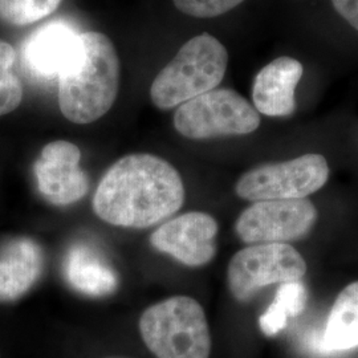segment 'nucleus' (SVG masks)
<instances>
[{"label": "nucleus", "mask_w": 358, "mask_h": 358, "mask_svg": "<svg viewBox=\"0 0 358 358\" xmlns=\"http://www.w3.org/2000/svg\"><path fill=\"white\" fill-rule=\"evenodd\" d=\"M185 202L177 169L153 154H130L105 173L93 196V210L103 222L146 229L176 214Z\"/></svg>", "instance_id": "1"}, {"label": "nucleus", "mask_w": 358, "mask_h": 358, "mask_svg": "<svg viewBox=\"0 0 358 358\" xmlns=\"http://www.w3.org/2000/svg\"><path fill=\"white\" fill-rule=\"evenodd\" d=\"M120 88V59L112 40L83 32L59 76V105L66 120L90 124L109 112Z\"/></svg>", "instance_id": "2"}, {"label": "nucleus", "mask_w": 358, "mask_h": 358, "mask_svg": "<svg viewBox=\"0 0 358 358\" xmlns=\"http://www.w3.org/2000/svg\"><path fill=\"white\" fill-rule=\"evenodd\" d=\"M229 52L210 34L198 35L179 50L154 78L150 97L161 110H169L215 90L226 75Z\"/></svg>", "instance_id": "3"}, {"label": "nucleus", "mask_w": 358, "mask_h": 358, "mask_svg": "<svg viewBox=\"0 0 358 358\" xmlns=\"http://www.w3.org/2000/svg\"><path fill=\"white\" fill-rule=\"evenodd\" d=\"M140 332L157 358H210L211 336L202 306L189 296H174L142 313Z\"/></svg>", "instance_id": "4"}, {"label": "nucleus", "mask_w": 358, "mask_h": 358, "mask_svg": "<svg viewBox=\"0 0 358 358\" xmlns=\"http://www.w3.org/2000/svg\"><path fill=\"white\" fill-rule=\"evenodd\" d=\"M260 125V115L232 90H213L179 105L174 127L190 140H208L222 136H244Z\"/></svg>", "instance_id": "5"}, {"label": "nucleus", "mask_w": 358, "mask_h": 358, "mask_svg": "<svg viewBox=\"0 0 358 358\" xmlns=\"http://www.w3.org/2000/svg\"><path fill=\"white\" fill-rule=\"evenodd\" d=\"M329 178L327 158L304 154L289 161L263 164L244 173L236 182L238 196L250 202L301 199L319 192Z\"/></svg>", "instance_id": "6"}, {"label": "nucleus", "mask_w": 358, "mask_h": 358, "mask_svg": "<svg viewBox=\"0 0 358 358\" xmlns=\"http://www.w3.org/2000/svg\"><path fill=\"white\" fill-rule=\"evenodd\" d=\"M306 273L307 263L292 245L255 244L232 256L227 269V282L231 294L244 303L267 285L297 282Z\"/></svg>", "instance_id": "7"}, {"label": "nucleus", "mask_w": 358, "mask_h": 358, "mask_svg": "<svg viewBox=\"0 0 358 358\" xmlns=\"http://www.w3.org/2000/svg\"><path fill=\"white\" fill-rule=\"evenodd\" d=\"M316 222L317 208L307 198L262 201L244 210L235 230L244 243L288 244L304 239Z\"/></svg>", "instance_id": "8"}, {"label": "nucleus", "mask_w": 358, "mask_h": 358, "mask_svg": "<svg viewBox=\"0 0 358 358\" xmlns=\"http://www.w3.org/2000/svg\"><path fill=\"white\" fill-rule=\"evenodd\" d=\"M217 222L206 213L192 211L173 217L154 231L150 242L157 251L189 267H202L217 254Z\"/></svg>", "instance_id": "9"}, {"label": "nucleus", "mask_w": 358, "mask_h": 358, "mask_svg": "<svg viewBox=\"0 0 358 358\" xmlns=\"http://www.w3.org/2000/svg\"><path fill=\"white\" fill-rule=\"evenodd\" d=\"M80 161L81 152L72 142L60 140L43 148L34 171L38 192L50 203L72 205L85 196L90 182Z\"/></svg>", "instance_id": "10"}, {"label": "nucleus", "mask_w": 358, "mask_h": 358, "mask_svg": "<svg viewBox=\"0 0 358 358\" xmlns=\"http://www.w3.org/2000/svg\"><path fill=\"white\" fill-rule=\"evenodd\" d=\"M80 34L66 22L53 20L32 32L23 44V62L34 76H60L76 51Z\"/></svg>", "instance_id": "11"}, {"label": "nucleus", "mask_w": 358, "mask_h": 358, "mask_svg": "<svg viewBox=\"0 0 358 358\" xmlns=\"http://www.w3.org/2000/svg\"><path fill=\"white\" fill-rule=\"evenodd\" d=\"M304 73L300 62L282 56L266 65L255 77L252 100L255 109L268 117H287L296 109L294 92Z\"/></svg>", "instance_id": "12"}, {"label": "nucleus", "mask_w": 358, "mask_h": 358, "mask_svg": "<svg viewBox=\"0 0 358 358\" xmlns=\"http://www.w3.org/2000/svg\"><path fill=\"white\" fill-rule=\"evenodd\" d=\"M43 271V252L28 238L15 239L0 254V303H10L27 294Z\"/></svg>", "instance_id": "13"}, {"label": "nucleus", "mask_w": 358, "mask_h": 358, "mask_svg": "<svg viewBox=\"0 0 358 358\" xmlns=\"http://www.w3.org/2000/svg\"><path fill=\"white\" fill-rule=\"evenodd\" d=\"M312 348L319 355H343L358 348V282L346 285L334 300L325 331Z\"/></svg>", "instance_id": "14"}, {"label": "nucleus", "mask_w": 358, "mask_h": 358, "mask_svg": "<svg viewBox=\"0 0 358 358\" xmlns=\"http://www.w3.org/2000/svg\"><path fill=\"white\" fill-rule=\"evenodd\" d=\"M64 269L68 282L81 294L103 297L117 289L115 269L87 244H76L68 251Z\"/></svg>", "instance_id": "15"}, {"label": "nucleus", "mask_w": 358, "mask_h": 358, "mask_svg": "<svg viewBox=\"0 0 358 358\" xmlns=\"http://www.w3.org/2000/svg\"><path fill=\"white\" fill-rule=\"evenodd\" d=\"M307 297V288L300 280L282 282L272 304L259 320L262 332L266 336L280 332L291 317H296L304 310Z\"/></svg>", "instance_id": "16"}, {"label": "nucleus", "mask_w": 358, "mask_h": 358, "mask_svg": "<svg viewBox=\"0 0 358 358\" xmlns=\"http://www.w3.org/2000/svg\"><path fill=\"white\" fill-rule=\"evenodd\" d=\"M16 62L13 45L0 40V115L11 113L23 100V88L11 72Z\"/></svg>", "instance_id": "17"}, {"label": "nucleus", "mask_w": 358, "mask_h": 358, "mask_svg": "<svg viewBox=\"0 0 358 358\" xmlns=\"http://www.w3.org/2000/svg\"><path fill=\"white\" fill-rule=\"evenodd\" d=\"M60 3L62 0H13L0 13V17L11 24L26 26L51 15Z\"/></svg>", "instance_id": "18"}, {"label": "nucleus", "mask_w": 358, "mask_h": 358, "mask_svg": "<svg viewBox=\"0 0 358 358\" xmlns=\"http://www.w3.org/2000/svg\"><path fill=\"white\" fill-rule=\"evenodd\" d=\"M180 13L192 17H215L229 13L244 0H173Z\"/></svg>", "instance_id": "19"}, {"label": "nucleus", "mask_w": 358, "mask_h": 358, "mask_svg": "<svg viewBox=\"0 0 358 358\" xmlns=\"http://www.w3.org/2000/svg\"><path fill=\"white\" fill-rule=\"evenodd\" d=\"M336 11L358 31V0H332Z\"/></svg>", "instance_id": "20"}, {"label": "nucleus", "mask_w": 358, "mask_h": 358, "mask_svg": "<svg viewBox=\"0 0 358 358\" xmlns=\"http://www.w3.org/2000/svg\"><path fill=\"white\" fill-rule=\"evenodd\" d=\"M11 1H13V0H0V13H1Z\"/></svg>", "instance_id": "21"}]
</instances>
